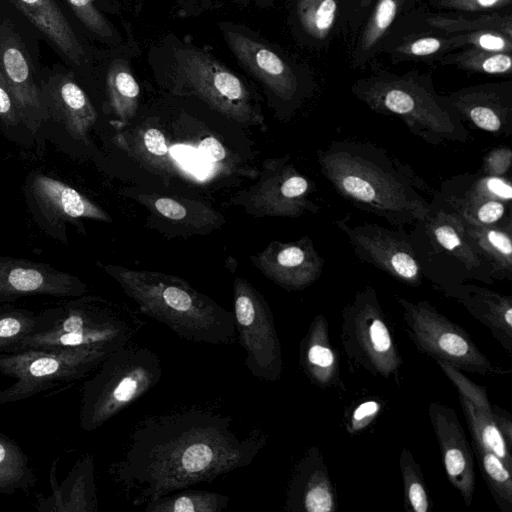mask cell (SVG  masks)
Wrapping results in <instances>:
<instances>
[{
  "label": "cell",
  "mask_w": 512,
  "mask_h": 512,
  "mask_svg": "<svg viewBox=\"0 0 512 512\" xmlns=\"http://www.w3.org/2000/svg\"><path fill=\"white\" fill-rule=\"evenodd\" d=\"M139 313L169 328L178 337L211 345L236 341L233 313L176 275L120 265L97 263Z\"/></svg>",
  "instance_id": "2"
},
{
  "label": "cell",
  "mask_w": 512,
  "mask_h": 512,
  "mask_svg": "<svg viewBox=\"0 0 512 512\" xmlns=\"http://www.w3.org/2000/svg\"><path fill=\"white\" fill-rule=\"evenodd\" d=\"M256 4L260 8H264L273 3L274 0H255Z\"/></svg>",
  "instance_id": "51"
},
{
  "label": "cell",
  "mask_w": 512,
  "mask_h": 512,
  "mask_svg": "<svg viewBox=\"0 0 512 512\" xmlns=\"http://www.w3.org/2000/svg\"><path fill=\"white\" fill-rule=\"evenodd\" d=\"M59 460V457L55 458L50 468L52 493L49 497L38 495L36 509L40 512H97L93 455L87 453L79 458L61 484L57 481Z\"/></svg>",
  "instance_id": "16"
},
{
  "label": "cell",
  "mask_w": 512,
  "mask_h": 512,
  "mask_svg": "<svg viewBox=\"0 0 512 512\" xmlns=\"http://www.w3.org/2000/svg\"><path fill=\"white\" fill-rule=\"evenodd\" d=\"M87 291L79 277L49 264L0 256V303L37 295L74 298Z\"/></svg>",
  "instance_id": "12"
},
{
  "label": "cell",
  "mask_w": 512,
  "mask_h": 512,
  "mask_svg": "<svg viewBox=\"0 0 512 512\" xmlns=\"http://www.w3.org/2000/svg\"><path fill=\"white\" fill-rule=\"evenodd\" d=\"M267 442L261 428L241 436L231 416L189 405L139 420L108 471L132 506H144L249 466Z\"/></svg>",
  "instance_id": "1"
},
{
  "label": "cell",
  "mask_w": 512,
  "mask_h": 512,
  "mask_svg": "<svg viewBox=\"0 0 512 512\" xmlns=\"http://www.w3.org/2000/svg\"><path fill=\"white\" fill-rule=\"evenodd\" d=\"M441 62L454 64L467 71L493 75L509 74L512 68L511 54L473 47H466L460 52L445 55Z\"/></svg>",
  "instance_id": "35"
},
{
  "label": "cell",
  "mask_w": 512,
  "mask_h": 512,
  "mask_svg": "<svg viewBox=\"0 0 512 512\" xmlns=\"http://www.w3.org/2000/svg\"><path fill=\"white\" fill-rule=\"evenodd\" d=\"M432 3L445 9L475 12L501 9L510 5L511 0H432Z\"/></svg>",
  "instance_id": "44"
},
{
  "label": "cell",
  "mask_w": 512,
  "mask_h": 512,
  "mask_svg": "<svg viewBox=\"0 0 512 512\" xmlns=\"http://www.w3.org/2000/svg\"><path fill=\"white\" fill-rule=\"evenodd\" d=\"M250 260L266 278L286 290H302L316 278L312 253L303 241H271Z\"/></svg>",
  "instance_id": "18"
},
{
  "label": "cell",
  "mask_w": 512,
  "mask_h": 512,
  "mask_svg": "<svg viewBox=\"0 0 512 512\" xmlns=\"http://www.w3.org/2000/svg\"><path fill=\"white\" fill-rule=\"evenodd\" d=\"M50 116L58 120L75 140L88 144L97 112L83 89L69 76L57 75L42 92Z\"/></svg>",
  "instance_id": "19"
},
{
  "label": "cell",
  "mask_w": 512,
  "mask_h": 512,
  "mask_svg": "<svg viewBox=\"0 0 512 512\" xmlns=\"http://www.w3.org/2000/svg\"><path fill=\"white\" fill-rule=\"evenodd\" d=\"M145 323L129 306L81 295L49 308L44 326L7 352L23 349H82L111 355L136 337Z\"/></svg>",
  "instance_id": "3"
},
{
  "label": "cell",
  "mask_w": 512,
  "mask_h": 512,
  "mask_svg": "<svg viewBox=\"0 0 512 512\" xmlns=\"http://www.w3.org/2000/svg\"><path fill=\"white\" fill-rule=\"evenodd\" d=\"M440 369L450 380L453 386L457 389L460 396L466 398L475 406L482 408L486 411L492 410V404L488 398L486 388L478 385L465 376L461 370L454 366L436 361Z\"/></svg>",
  "instance_id": "39"
},
{
  "label": "cell",
  "mask_w": 512,
  "mask_h": 512,
  "mask_svg": "<svg viewBox=\"0 0 512 512\" xmlns=\"http://www.w3.org/2000/svg\"><path fill=\"white\" fill-rule=\"evenodd\" d=\"M199 151L207 163L211 164L217 172H225L226 174L237 172V169L234 168V157L230 156L223 144L216 138H204L199 144Z\"/></svg>",
  "instance_id": "42"
},
{
  "label": "cell",
  "mask_w": 512,
  "mask_h": 512,
  "mask_svg": "<svg viewBox=\"0 0 512 512\" xmlns=\"http://www.w3.org/2000/svg\"><path fill=\"white\" fill-rule=\"evenodd\" d=\"M225 41L240 65L273 94L290 99L297 89V78L284 59L265 43L242 32L222 28Z\"/></svg>",
  "instance_id": "15"
},
{
  "label": "cell",
  "mask_w": 512,
  "mask_h": 512,
  "mask_svg": "<svg viewBox=\"0 0 512 512\" xmlns=\"http://www.w3.org/2000/svg\"><path fill=\"white\" fill-rule=\"evenodd\" d=\"M113 143L143 168L163 178L182 176L184 166L173 155L164 133L143 123L117 132Z\"/></svg>",
  "instance_id": "21"
},
{
  "label": "cell",
  "mask_w": 512,
  "mask_h": 512,
  "mask_svg": "<svg viewBox=\"0 0 512 512\" xmlns=\"http://www.w3.org/2000/svg\"><path fill=\"white\" fill-rule=\"evenodd\" d=\"M77 18L92 33L109 43L119 41L110 22L100 13L94 5V0H66Z\"/></svg>",
  "instance_id": "38"
},
{
  "label": "cell",
  "mask_w": 512,
  "mask_h": 512,
  "mask_svg": "<svg viewBox=\"0 0 512 512\" xmlns=\"http://www.w3.org/2000/svg\"><path fill=\"white\" fill-rule=\"evenodd\" d=\"M428 414L443 458L447 479L466 506L475 491L474 452L453 408L431 401Z\"/></svg>",
  "instance_id": "13"
},
{
  "label": "cell",
  "mask_w": 512,
  "mask_h": 512,
  "mask_svg": "<svg viewBox=\"0 0 512 512\" xmlns=\"http://www.w3.org/2000/svg\"><path fill=\"white\" fill-rule=\"evenodd\" d=\"M485 189L493 196L504 200H510L512 197L511 185L498 177H489L484 182Z\"/></svg>",
  "instance_id": "50"
},
{
  "label": "cell",
  "mask_w": 512,
  "mask_h": 512,
  "mask_svg": "<svg viewBox=\"0 0 512 512\" xmlns=\"http://www.w3.org/2000/svg\"><path fill=\"white\" fill-rule=\"evenodd\" d=\"M71 62L79 65L84 49L54 0H8Z\"/></svg>",
  "instance_id": "23"
},
{
  "label": "cell",
  "mask_w": 512,
  "mask_h": 512,
  "mask_svg": "<svg viewBox=\"0 0 512 512\" xmlns=\"http://www.w3.org/2000/svg\"><path fill=\"white\" fill-rule=\"evenodd\" d=\"M299 365L314 386L346 392L339 355L331 343L328 322L323 315L314 317L300 341Z\"/></svg>",
  "instance_id": "20"
},
{
  "label": "cell",
  "mask_w": 512,
  "mask_h": 512,
  "mask_svg": "<svg viewBox=\"0 0 512 512\" xmlns=\"http://www.w3.org/2000/svg\"><path fill=\"white\" fill-rule=\"evenodd\" d=\"M106 86L109 105L116 117L112 123L122 129L135 117L140 95V87L124 60L116 59L111 63Z\"/></svg>",
  "instance_id": "25"
},
{
  "label": "cell",
  "mask_w": 512,
  "mask_h": 512,
  "mask_svg": "<svg viewBox=\"0 0 512 512\" xmlns=\"http://www.w3.org/2000/svg\"><path fill=\"white\" fill-rule=\"evenodd\" d=\"M162 365L152 349L129 342L109 355L84 382L79 426L92 432L152 390Z\"/></svg>",
  "instance_id": "4"
},
{
  "label": "cell",
  "mask_w": 512,
  "mask_h": 512,
  "mask_svg": "<svg viewBox=\"0 0 512 512\" xmlns=\"http://www.w3.org/2000/svg\"><path fill=\"white\" fill-rule=\"evenodd\" d=\"M257 177L253 185L237 192L230 204L256 217L293 216L299 212L308 181L287 165L284 158L266 159Z\"/></svg>",
  "instance_id": "11"
},
{
  "label": "cell",
  "mask_w": 512,
  "mask_h": 512,
  "mask_svg": "<svg viewBox=\"0 0 512 512\" xmlns=\"http://www.w3.org/2000/svg\"><path fill=\"white\" fill-rule=\"evenodd\" d=\"M482 475L502 512L512 511V477L504 461L491 451L473 444Z\"/></svg>",
  "instance_id": "32"
},
{
  "label": "cell",
  "mask_w": 512,
  "mask_h": 512,
  "mask_svg": "<svg viewBox=\"0 0 512 512\" xmlns=\"http://www.w3.org/2000/svg\"><path fill=\"white\" fill-rule=\"evenodd\" d=\"M344 191L360 202L372 204L377 200V192L372 184L355 174L345 175L341 179Z\"/></svg>",
  "instance_id": "43"
},
{
  "label": "cell",
  "mask_w": 512,
  "mask_h": 512,
  "mask_svg": "<svg viewBox=\"0 0 512 512\" xmlns=\"http://www.w3.org/2000/svg\"><path fill=\"white\" fill-rule=\"evenodd\" d=\"M435 238L447 251H456L462 245L460 236L450 225L438 226L435 229Z\"/></svg>",
  "instance_id": "48"
},
{
  "label": "cell",
  "mask_w": 512,
  "mask_h": 512,
  "mask_svg": "<svg viewBox=\"0 0 512 512\" xmlns=\"http://www.w3.org/2000/svg\"><path fill=\"white\" fill-rule=\"evenodd\" d=\"M108 355L82 349H23L0 353V372L15 382L0 390V404L33 397L53 386L79 380Z\"/></svg>",
  "instance_id": "7"
},
{
  "label": "cell",
  "mask_w": 512,
  "mask_h": 512,
  "mask_svg": "<svg viewBox=\"0 0 512 512\" xmlns=\"http://www.w3.org/2000/svg\"><path fill=\"white\" fill-rule=\"evenodd\" d=\"M36 482L28 456L13 439L0 434V493L27 492Z\"/></svg>",
  "instance_id": "27"
},
{
  "label": "cell",
  "mask_w": 512,
  "mask_h": 512,
  "mask_svg": "<svg viewBox=\"0 0 512 512\" xmlns=\"http://www.w3.org/2000/svg\"><path fill=\"white\" fill-rule=\"evenodd\" d=\"M411 0H377L357 40L353 65L363 66L389 32L396 18Z\"/></svg>",
  "instance_id": "26"
},
{
  "label": "cell",
  "mask_w": 512,
  "mask_h": 512,
  "mask_svg": "<svg viewBox=\"0 0 512 512\" xmlns=\"http://www.w3.org/2000/svg\"><path fill=\"white\" fill-rule=\"evenodd\" d=\"M459 402L472 436L473 444L491 451L512 470L511 450L508 448L492 417V410L486 411L479 408L460 395Z\"/></svg>",
  "instance_id": "28"
},
{
  "label": "cell",
  "mask_w": 512,
  "mask_h": 512,
  "mask_svg": "<svg viewBox=\"0 0 512 512\" xmlns=\"http://www.w3.org/2000/svg\"><path fill=\"white\" fill-rule=\"evenodd\" d=\"M230 497L217 492L182 489L146 503L145 512H221Z\"/></svg>",
  "instance_id": "29"
},
{
  "label": "cell",
  "mask_w": 512,
  "mask_h": 512,
  "mask_svg": "<svg viewBox=\"0 0 512 512\" xmlns=\"http://www.w3.org/2000/svg\"><path fill=\"white\" fill-rule=\"evenodd\" d=\"M0 68L22 123L36 132L50 114L33 78L27 56L15 41L6 42L0 47Z\"/></svg>",
  "instance_id": "17"
},
{
  "label": "cell",
  "mask_w": 512,
  "mask_h": 512,
  "mask_svg": "<svg viewBox=\"0 0 512 512\" xmlns=\"http://www.w3.org/2000/svg\"><path fill=\"white\" fill-rule=\"evenodd\" d=\"M469 313L485 325L505 348L512 353V302L490 290L467 286L457 294Z\"/></svg>",
  "instance_id": "24"
},
{
  "label": "cell",
  "mask_w": 512,
  "mask_h": 512,
  "mask_svg": "<svg viewBox=\"0 0 512 512\" xmlns=\"http://www.w3.org/2000/svg\"><path fill=\"white\" fill-rule=\"evenodd\" d=\"M24 195L34 221L48 236L67 244V224L84 231L83 219L111 222L110 215L72 186L42 172L28 174Z\"/></svg>",
  "instance_id": "10"
},
{
  "label": "cell",
  "mask_w": 512,
  "mask_h": 512,
  "mask_svg": "<svg viewBox=\"0 0 512 512\" xmlns=\"http://www.w3.org/2000/svg\"><path fill=\"white\" fill-rule=\"evenodd\" d=\"M492 417L501 432L504 440L511 450L512 447V419L510 415L497 405H492Z\"/></svg>",
  "instance_id": "49"
},
{
  "label": "cell",
  "mask_w": 512,
  "mask_h": 512,
  "mask_svg": "<svg viewBox=\"0 0 512 512\" xmlns=\"http://www.w3.org/2000/svg\"><path fill=\"white\" fill-rule=\"evenodd\" d=\"M459 48L473 47L490 52L511 54L512 37L492 30H480L467 33H455Z\"/></svg>",
  "instance_id": "40"
},
{
  "label": "cell",
  "mask_w": 512,
  "mask_h": 512,
  "mask_svg": "<svg viewBox=\"0 0 512 512\" xmlns=\"http://www.w3.org/2000/svg\"><path fill=\"white\" fill-rule=\"evenodd\" d=\"M340 339L351 369L400 383L403 360L374 289L359 291L344 308Z\"/></svg>",
  "instance_id": "6"
},
{
  "label": "cell",
  "mask_w": 512,
  "mask_h": 512,
  "mask_svg": "<svg viewBox=\"0 0 512 512\" xmlns=\"http://www.w3.org/2000/svg\"><path fill=\"white\" fill-rule=\"evenodd\" d=\"M499 85H482L463 90L454 96L458 106L463 107L472 122L479 128L488 132H497L501 126V118L497 112Z\"/></svg>",
  "instance_id": "30"
},
{
  "label": "cell",
  "mask_w": 512,
  "mask_h": 512,
  "mask_svg": "<svg viewBox=\"0 0 512 512\" xmlns=\"http://www.w3.org/2000/svg\"><path fill=\"white\" fill-rule=\"evenodd\" d=\"M382 409V404L376 398H367L349 408L345 414L344 426L350 436H355L365 430Z\"/></svg>",
  "instance_id": "41"
},
{
  "label": "cell",
  "mask_w": 512,
  "mask_h": 512,
  "mask_svg": "<svg viewBox=\"0 0 512 512\" xmlns=\"http://www.w3.org/2000/svg\"><path fill=\"white\" fill-rule=\"evenodd\" d=\"M407 335L421 353L455 368L484 376L510 373L495 366L476 346L470 335L428 302L412 303L397 298Z\"/></svg>",
  "instance_id": "8"
},
{
  "label": "cell",
  "mask_w": 512,
  "mask_h": 512,
  "mask_svg": "<svg viewBox=\"0 0 512 512\" xmlns=\"http://www.w3.org/2000/svg\"><path fill=\"white\" fill-rule=\"evenodd\" d=\"M459 48L455 33L451 35L439 36H419L408 38L392 50V55L399 59L425 58L432 56H442L445 52Z\"/></svg>",
  "instance_id": "37"
},
{
  "label": "cell",
  "mask_w": 512,
  "mask_h": 512,
  "mask_svg": "<svg viewBox=\"0 0 512 512\" xmlns=\"http://www.w3.org/2000/svg\"><path fill=\"white\" fill-rule=\"evenodd\" d=\"M403 482L404 508L407 512H428L432 501L419 464L409 449L404 447L399 457Z\"/></svg>",
  "instance_id": "34"
},
{
  "label": "cell",
  "mask_w": 512,
  "mask_h": 512,
  "mask_svg": "<svg viewBox=\"0 0 512 512\" xmlns=\"http://www.w3.org/2000/svg\"><path fill=\"white\" fill-rule=\"evenodd\" d=\"M339 12L338 0H297L296 14L304 32L314 40H326Z\"/></svg>",
  "instance_id": "33"
},
{
  "label": "cell",
  "mask_w": 512,
  "mask_h": 512,
  "mask_svg": "<svg viewBox=\"0 0 512 512\" xmlns=\"http://www.w3.org/2000/svg\"><path fill=\"white\" fill-rule=\"evenodd\" d=\"M48 313V309L35 313L12 306L1 308L0 353L9 351L26 336L39 331L46 323Z\"/></svg>",
  "instance_id": "31"
},
{
  "label": "cell",
  "mask_w": 512,
  "mask_h": 512,
  "mask_svg": "<svg viewBox=\"0 0 512 512\" xmlns=\"http://www.w3.org/2000/svg\"><path fill=\"white\" fill-rule=\"evenodd\" d=\"M429 26L442 30L445 33H467L480 30H492L512 37V23L510 15L491 14L476 18L433 16L427 18Z\"/></svg>",
  "instance_id": "36"
},
{
  "label": "cell",
  "mask_w": 512,
  "mask_h": 512,
  "mask_svg": "<svg viewBox=\"0 0 512 512\" xmlns=\"http://www.w3.org/2000/svg\"><path fill=\"white\" fill-rule=\"evenodd\" d=\"M504 213L505 207L501 201L489 200L478 207L476 217L483 224H492L499 221Z\"/></svg>",
  "instance_id": "47"
},
{
  "label": "cell",
  "mask_w": 512,
  "mask_h": 512,
  "mask_svg": "<svg viewBox=\"0 0 512 512\" xmlns=\"http://www.w3.org/2000/svg\"><path fill=\"white\" fill-rule=\"evenodd\" d=\"M130 197L144 205L157 218L173 223L188 235L209 233L225 222L221 213L197 200L143 192L133 193Z\"/></svg>",
  "instance_id": "22"
},
{
  "label": "cell",
  "mask_w": 512,
  "mask_h": 512,
  "mask_svg": "<svg viewBox=\"0 0 512 512\" xmlns=\"http://www.w3.org/2000/svg\"><path fill=\"white\" fill-rule=\"evenodd\" d=\"M337 494L321 450L309 447L295 465L286 490L288 512H334Z\"/></svg>",
  "instance_id": "14"
},
{
  "label": "cell",
  "mask_w": 512,
  "mask_h": 512,
  "mask_svg": "<svg viewBox=\"0 0 512 512\" xmlns=\"http://www.w3.org/2000/svg\"><path fill=\"white\" fill-rule=\"evenodd\" d=\"M0 119L7 126L22 123L17 106L13 100L3 72L0 68Z\"/></svg>",
  "instance_id": "45"
},
{
  "label": "cell",
  "mask_w": 512,
  "mask_h": 512,
  "mask_svg": "<svg viewBox=\"0 0 512 512\" xmlns=\"http://www.w3.org/2000/svg\"><path fill=\"white\" fill-rule=\"evenodd\" d=\"M484 240L493 251H497L501 256L506 257L509 261L512 253V243L510 236L503 231L490 229L484 232Z\"/></svg>",
  "instance_id": "46"
},
{
  "label": "cell",
  "mask_w": 512,
  "mask_h": 512,
  "mask_svg": "<svg viewBox=\"0 0 512 512\" xmlns=\"http://www.w3.org/2000/svg\"><path fill=\"white\" fill-rule=\"evenodd\" d=\"M175 62L174 93L194 95L239 124H263L261 107L247 85L213 56L197 48H179Z\"/></svg>",
  "instance_id": "5"
},
{
  "label": "cell",
  "mask_w": 512,
  "mask_h": 512,
  "mask_svg": "<svg viewBox=\"0 0 512 512\" xmlns=\"http://www.w3.org/2000/svg\"><path fill=\"white\" fill-rule=\"evenodd\" d=\"M236 336L246 352L245 366L259 380L275 382L283 373L281 343L270 306L245 278L233 282Z\"/></svg>",
  "instance_id": "9"
}]
</instances>
